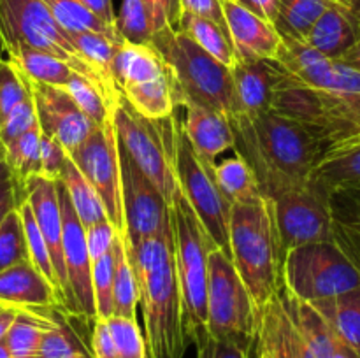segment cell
Returning <instances> with one entry per match:
<instances>
[{
  "mask_svg": "<svg viewBox=\"0 0 360 358\" xmlns=\"http://www.w3.org/2000/svg\"><path fill=\"white\" fill-rule=\"evenodd\" d=\"M229 119L236 154L250 165L260 193L267 199L306 185L326 151L308 126L273 109L257 116L234 114Z\"/></svg>",
  "mask_w": 360,
  "mask_h": 358,
  "instance_id": "obj_1",
  "label": "cell"
},
{
  "mask_svg": "<svg viewBox=\"0 0 360 358\" xmlns=\"http://www.w3.org/2000/svg\"><path fill=\"white\" fill-rule=\"evenodd\" d=\"M125 248L137 281L148 358H183L190 340L183 329L171 209L151 237L136 244L125 237Z\"/></svg>",
  "mask_w": 360,
  "mask_h": 358,
  "instance_id": "obj_2",
  "label": "cell"
},
{
  "mask_svg": "<svg viewBox=\"0 0 360 358\" xmlns=\"http://www.w3.org/2000/svg\"><path fill=\"white\" fill-rule=\"evenodd\" d=\"M229 256L260 314L283 284L285 251L269 199L259 195L248 202L232 204Z\"/></svg>",
  "mask_w": 360,
  "mask_h": 358,
  "instance_id": "obj_3",
  "label": "cell"
},
{
  "mask_svg": "<svg viewBox=\"0 0 360 358\" xmlns=\"http://www.w3.org/2000/svg\"><path fill=\"white\" fill-rule=\"evenodd\" d=\"M151 46L160 53L171 70L176 84V104L190 100L224 112L227 118L236 114L229 67L172 27L155 32Z\"/></svg>",
  "mask_w": 360,
  "mask_h": 358,
  "instance_id": "obj_4",
  "label": "cell"
},
{
  "mask_svg": "<svg viewBox=\"0 0 360 358\" xmlns=\"http://www.w3.org/2000/svg\"><path fill=\"white\" fill-rule=\"evenodd\" d=\"M174 258L181 291L183 329L190 343L206 333L207 323V256L214 246L195 211L179 188L171 200Z\"/></svg>",
  "mask_w": 360,
  "mask_h": 358,
  "instance_id": "obj_5",
  "label": "cell"
},
{
  "mask_svg": "<svg viewBox=\"0 0 360 358\" xmlns=\"http://www.w3.org/2000/svg\"><path fill=\"white\" fill-rule=\"evenodd\" d=\"M0 46L9 55L18 46H30L69 63L72 70L88 77L108 93L112 102L120 98L118 88L84 62L42 0H0Z\"/></svg>",
  "mask_w": 360,
  "mask_h": 358,
  "instance_id": "obj_6",
  "label": "cell"
},
{
  "mask_svg": "<svg viewBox=\"0 0 360 358\" xmlns=\"http://www.w3.org/2000/svg\"><path fill=\"white\" fill-rule=\"evenodd\" d=\"M178 116L167 118H146L137 112L120 93L118 102L112 109L118 144L132 157L137 167L157 186L158 192L171 206L178 181L174 174V146Z\"/></svg>",
  "mask_w": 360,
  "mask_h": 358,
  "instance_id": "obj_7",
  "label": "cell"
},
{
  "mask_svg": "<svg viewBox=\"0 0 360 358\" xmlns=\"http://www.w3.org/2000/svg\"><path fill=\"white\" fill-rule=\"evenodd\" d=\"M207 323L213 339L252 350L259 333V311L225 251L213 248L207 256Z\"/></svg>",
  "mask_w": 360,
  "mask_h": 358,
  "instance_id": "obj_8",
  "label": "cell"
},
{
  "mask_svg": "<svg viewBox=\"0 0 360 358\" xmlns=\"http://www.w3.org/2000/svg\"><path fill=\"white\" fill-rule=\"evenodd\" d=\"M283 286L304 302L334 297L360 286V276L333 241L309 242L285 253Z\"/></svg>",
  "mask_w": 360,
  "mask_h": 358,
  "instance_id": "obj_9",
  "label": "cell"
},
{
  "mask_svg": "<svg viewBox=\"0 0 360 358\" xmlns=\"http://www.w3.org/2000/svg\"><path fill=\"white\" fill-rule=\"evenodd\" d=\"M174 174L179 192L195 211L204 230L217 248L229 255V216L231 204L221 195L214 179V168L207 167L193 151L178 119L174 146ZM231 258V256H229Z\"/></svg>",
  "mask_w": 360,
  "mask_h": 358,
  "instance_id": "obj_10",
  "label": "cell"
},
{
  "mask_svg": "<svg viewBox=\"0 0 360 358\" xmlns=\"http://www.w3.org/2000/svg\"><path fill=\"white\" fill-rule=\"evenodd\" d=\"M77 171L86 178L101 197L105 216L118 234H125L122 186H120L118 139L112 118L91 130L90 135L77 147L67 153Z\"/></svg>",
  "mask_w": 360,
  "mask_h": 358,
  "instance_id": "obj_11",
  "label": "cell"
},
{
  "mask_svg": "<svg viewBox=\"0 0 360 358\" xmlns=\"http://www.w3.org/2000/svg\"><path fill=\"white\" fill-rule=\"evenodd\" d=\"M269 200L285 253L309 242L333 241L327 192L315 183L283 190Z\"/></svg>",
  "mask_w": 360,
  "mask_h": 358,
  "instance_id": "obj_12",
  "label": "cell"
},
{
  "mask_svg": "<svg viewBox=\"0 0 360 358\" xmlns=\"http://www.w3.org/2000/svg\"><path fill=\"white\" fill-rule=\"evenodd\" d=\"M274 62L285 76L311 90L338 95H360V72L341 60L323 56L304 41L281 39Z\"/></svg>",
  "mask_w": 360,
  "mask_h": 358,
  "instance_id": "obj_13",
  "label": "cell"
},
{
  "mask_svg": "<svg viewBox=\"0 0 360 358\" xmlns=\"http://www.w3.org/2000/svg\"><path fill=\"white\" fill-rule=\"evenodd\" d=\"M118 161L125 237L130 244H136L160 228L169 216V204L120 144Z\"/></svg>",
  "mask_w": 360,
  "mask_h": 358,
  "instance_id": "obj_14",
  "label": "cell"
},
{
  "mask_svg": "<svg viewBox=\"0 0 360 358\" xmlns=\"http://www.w3.org/2000/svg\"><path fill=\"white\" fill-rule=\"evenodd\" d=\"M63 225V265H65L67 284L70 295V314L77 319L94 325L95 300L91 288V260L86 248V235L79 218L74 213L69 195L60 181H56Z\"/></svg>",
  "mask_w": 360,
  "mask_h": 358,
  "instance_id": "obj_15",
  "label": "cell"
},
{
  "mask_svg": "<svg viewBox=\"0 0 360 358\" xmlns=\"http://www.w3.org/2000/svg\"><path fill=\"white\" fill-rule=\"evenodd\" d=\"M28 84L41 132L55 137L67 153L79 146L95 125L77 107L69 91L65 88L34 83L30 79Z\"/></svg>",
  "mask_w": 360,
  "mask_h": 358,
  "instance_id": "obj_16",
  "label": "cell"
},
{
  "mask_svg": "<svg viewBox=\"0 0 360 358\" xmlns=\"http://www.w3.org/2000/svg\"><path fill=\"white\" fill-rule=\"evenodd\" d=\"M27 202L30 204L39 230L48 244L53 269H55L56 281H58L60 295H62V311L65 314H70L69 284H67L65 265H63L62 207H60L58 192H56V181L35 178L27 188Z\"/></svg>",
  "mask_w": 360,
  "mask_h": 358,
  "instance_id": "obj_17",
  "label": "cell"
},
{
  "mask_svg": "<svg viewBox=\"0 0 360 358\" xmlns=\"http://www.w3.org/2000/svg\"><path fill=\"white\" fill-rule=\"evenodd\" d=\"M236 114L257 116L273 109L285 72L274 60H236L231 67Z\"/></svg>",
  "mask_w": 360,
  "mask_h": 358,
  "instance_id": "obj_18",
  "label": "cell"
},
{
  "mask_svg": "<svg viewBox=\"0 0 360 358\" xmlns=\"http://www.w3.org/2000/svg\"><path fill=\"white\" fill-rule=\"evenodd\" d=\"M178 107L185 111L181 119V128L186 139L192 144L193 151L200 161L207 167H217V158L225 151L234 150V132H232L231 119L220 111L195 104V102L183 100Z\"/></svg>",
  "mask_w": 360,
  "mask_h": 358,
  "instance_id": "obj_19",
  "label": "cell"
},
{
  "mask_svg": "<svg viewBox=\"0 0 360 358\" xmlns=\"http://www.w3.org/2000/svg\"><path fill=\"white\" fill-rule=\"evenodd\" d=\"M221 9L238 60H276L281 37L273 23L239 2H221Z\"/></svg>",
  "mask_w": 360,
  "mask_h": 358,
  "instance_id": "obj_20",
  "label": "cell"
},
{
  "mask_svg": "<svg viewBox=\"0 0 360 358\" xmlns=\"http://www.w3.org/2000/svg\"><path fill=\"white\" fill-rule=\"evenodd\" d=\"M0 304L41 312L60 309L55 286L32 265L30 260L0 272Z\"/></svg>",
  "mask_w": 360,
  "mask_h": 358,
  "instance_id": "obj_21",
  "label": "cell"
},
{
  "mask_svg": "<svg viewBox=\"0 0 360 358\" xmlns=\"http://www.w3.org/2000/svg\"><path fill=\"white\" fill-rule=\"evenodd\" d=\"M330 237L360 276V185L338 186L327 192Z\"/></svg>",
  "mask_w": 360,
  "mask_h": 358,
  "instance_id": "obj_22",
  "label": "cell"
},
{
  "mask_svg": "<svg viewBox=\"0 0 360 358\" xmlns=\"http://www.w3.org/2000/svg\"><path fill=\"white\" fill-rule=\"evenodd\" d=\"M359 37L360 28L347 7L333 4L316 20L304 42L327 58L340 60Z\"/></svg>",
  "mask_w": 360,
  "mask_h": 358,
  "instance_id": "obj_23",
  "label": "cell"
},
{
  "mask_svg": "<svg viewBox=\"0 0 360 358\" xmlns=\"http://www.w3.org/2000/svg\"><path fill=\"white\" fill-rule=\"evenodd\" d=\"M165 72L167 65L151 44L136 46L123 42L111 63V76L118 91L132 84L157 79Z\"/></svg>",
  "mask_w": 360,
  "mask_h": 358,
  "instance_id": "obj_24",
  "label": "cell"
},
{
  "mask_svg": "<svg viewBox=\"0 0 360 358\" xmlns=\"http://www.w3.org/2000/svg\"><path fill=\"white\" fill-rule=\"evenodd\" d=\"M41 128L35 123L30 130L18 137L14 142L4 146V158L9 167L11 179L16 186L20 204L27 199V188L35 178H41Z\"/></svg>",
  "mask_w": 360,
  "mask_h": 358,
  "instance_id": "obj_25",
  "label": "cell"
},
{
  "mask_svg": "<svg viewBox=\"0 0 360 358\" xmlns=\"http://www.w3.org/2000/svg\"><path fill=\"white\" fill-rule=\"evenodd\" d=\"M309 304L323 316L334 332L360 354V286Z\"/></svg>",
  "mask_w": 360,
  "mask_h": 358,
  "instance_id": "obj_26",
  "label": "cell"
},
{
  "mask_svg": "<svg viewBox=\"0 0 360 358\" xmlns=\"http://www.w3.org/2000/svg\"><path fill=\"white\" fill-rule=\"evenodd\" d=\"M309 181L326 192L360 185V144L329 147L313 168Z\"/></svg>",
  "mask_w": 360,
  "mask_h": 358,
  "instance_id": "obj_27",
  "label": "cell"
},
{
  "mask_svg": "<svg viewBox=\"0 0 360 358\" xmlns=\"http://www.w3.org/2000/svg\"><path fill=\"white\" fill-rule=\"evenodd\" d=\"M7 58L21 70L27 79L49 86L65 88L76 74V70H72V67L58 56L30 46H18L13 53L7 55Z\"/></svg>",
  "mask_w": 360,
  "mask_h": 358,
  "instance_id": "obj_28",
  "label": "cell"
},
{
  "mask_svg": "<svg viewBox=\"0 0 360 358\" xmlns=\"http://www.w3.org/2000/svg\"><path fill=\"white\" fill-rule=\"evenodd\" d=\"M330 0H278L273 27L281 39L306 41L309 30L329 9Z\"/></svg>",
  "mask_w": 360,
  "mask_h": 358,
  "instance_id": "obj_29",
  "label": "cell"
},
{
  "mask_svg": "<svg viewBox=\"0 0 360 358\" xmlns=\"http://www.w3.org/2000/svg\"><path fill=\"white\" fill-rule=\"evenodd\" d=\"M176 30L188 35L197 46H200L204 51L210 53L213 58H217L218 62L224 63L229 69H231L236 63V60H238L234 48H232L231 37H229L227 32L221 27H218L214 21L195 16V14L190 13H179Z\"/></svg>",
  "mask_w": 360,
  "mask_h": 358,
  "instance_id": "obj_30",
  "label": "cell"
},
{
  "mask_svg": "<svg viewBox=\"0 0 360 358\" xmlns=\"http://www.w3.org/2000/svg\"><path fill=\"white\" fill-rule=\"evenodd\" d=\"M46 311H27L20 309L13 325L7 330L4 343L13 358H35L46 330L55 323Z\"/></svg>",
  "mask_w": 360,
  "mask_h": 358,
  "instance_id": "obj_31",
  "label": "cell"
},
{
  "mask_svg": "<svg viewBox=\"0 0 360 358\" xmlns=\"http://www.w3.org/2000/svg\"><path fill=\"white\" fill-rule=\"evenodd\" d=\"M58 181L65 188L74 213L77 214L84 228L91 227V225L98 223L102 220H108L101 197L97 195L94 186L86 181V178L77 171V167L72 164L70 158H67L65 165L60 172Z\"/></svg>",
  "mask_w": 360,
  "mask_h": 358,
  "instance_id": "obj_32",
  "label": "cell"
},
{
  "mask_svg": "<svg viewBox=\"0 0 360 358\" xmlns=\"http://www.w3.org/2000/svg\"><path fill=\"white\" fill-rule=\"evenodd\" d=\"M115 283H112V316L136 319V309L139 304L137 281L134 276L132 263L125 248V234H116L115 246Z\"/></svg>",
  "mask_w": 360,
  "mask_h": 358,
  "instance_id": "obj_33",
  "label": "cell"
},
{
  "mask_svg": "<svg viewBox=\"0 0 360 358\" xmlns=\"http://www.w3.org/2000/svg\"><path fill=\"white\" fill-rule=\"evenodd\" d=\"M214 179H217L221 195L229 200L231 206L232 204L248 202V200L262 195L252 168L239 154L225 158L220 164H217Z\"/></svg>",
  "mask_w": 360,
  "mask_h": 358,
  "instance_id": "obj_34",
  "label": "cell"
},
{
  "mask_svg": "<svg viewBox=\"0 0 360 358\" xmlns=\"http://www.w3.org/2000/svg\"><path fill=\"white\" fill-rule=\"evenodd\" d=\"M69 39L77 55L84 62L90 63L94 69H97L108 83L116 86L111 76V63L123 41L104 34H97V32H74V34H69Z\"/></svg>",
  "mask_w": 360,
  "mask_h": 358,
  "instance_id": "obj_35",
  "label": "cell"
},
{
  "mask_svg": "<svg viewBox=\"0 0 360 358\" xmlns=\"http://www.w3.org/2000/svg\"><path fill=\"white\" fill-rule=\"evenodd\" d=\"M42 2L48 7V11L55 18L56 23L67 34H74V32H97V34H104L122 41L116 28L102 23L79 0H42Z\"/></svg>",
  "mask_w": 360,
  "mask_h": 358,
  "instance_id": "obj_36",
  "label": "cell"
},
{
  "mask_svg": "<svg viewBox=\"0 0 360 358\" xmlns=\"http://www.w3.org/2000/svg\"><path fill=\"white\" fill-rule=\"evenodd\" d=\"M65 90L69 91L77 107L95 126L104 125L112 118V109L118 100L112 102L108 97V93L88 77L76 72L65 86Z\"/></svg>",
  "mask_w": 360,
  "mask_h": 358,
  "instance_id": "obj_37",
  "label": "cell"
},
{
  "mask_svg": "<svg viewBox=\"0 0 360 358\" xmlns=\"http://www.w3.org/2000/svg\"><path fill=\"white\" fill-rule=\"evenodd\" d=\"M18 213H20L21 225H23V234L25 241H27V249H28V258H30L32 265L49 281V283L55 286L56 293H58L60 300V309H62V295H60L58 281H56L55 269H53L51 256H49L48 244H46L44 237H42L41 230L37 227V221H35L34 213L30 209V204L27 202V199L18 206Z\"/></svg>",
  "mask_w": 360,
  "mask_h": 358,
  "instance_id": "obj_38",
  "label": "cell"
},
{
  "mask_svg": "<svg viewBox=\"0 0 360 358\" xmlns=\"http://www.w3.org/2000/svg\"><path fill=\"white\" fill-rule=\"evenodd\" d=\"M115 27L123 42L136 46L151 44L155 34L151 18L143 0H123Z\"/></svg>",
  "mask_w": 360,
  "mask_h": 358,
  "instance_id": "obj_39",
  "label": "cell"
},
{
  "mask_svg": "<svg viewBox=\"0 0 360 358\" xmlns=\"http://www.w3.org/2000/svg\"><path fill=\"white\" fill-rule=\"evenodd\" d=\"M28 258L27 241L18 207L11 211L0 223V272Z\"/></svg>",
  "mask_w": 360,
  "mask_h": 358,
  "instance_id": "obj_40",
  "label": "cell"
},
{
  "mask_svg": "<svg viewBox=\"0 0 360 358\" xmlns=\"http://www.w3.org/2000/svg\"><path fill=\"white\" fill-rule=\"evenodd\" d=\"M112 283H115V253H108L91 263L95 316L109 319L112 316Z\"/></svg>",
  "mask_w": 360,
  "mask_h": 358,
  "instance_id": "obj_41",
  "label": "cell"
},
{
  "mask_svg": "<svg viewBox=\"0 0 360 358\" xmlns=\"http://www.w3.org/2000/svg\"><path fill=\"white\" fill-rule=\"evenodd\" d=\"M108 321L116 347V358H148L146 339L132 318L111 316Z\"/></svg>",
  "mask_w": 360,
  "mask_h": 358,
  "instance_id": "obj_42",
  "label": "cell"
},
{
  "mask_svg": "<svg viewBox=\"0 0 360 358\" xmlns=\"http://www.w3.org/2000/svg\"><path fill=\"white\" fill-rule=\"evenodd\" d=\"M28 97L32 93L27 77L9 58L0 56V121Z\"/></svg>",
  "mask_w": 360,
  "mask_h": 358,
  "instance_id": "obj_43",
  "label": "cell"
},
{
  "mask_svg": "<svg viewBox=\"0 0 360 358\" xmlns=\"http://www.w3.org/2000/svg\"><path fill=\"white\" fill-rule=\"evenodd\" d=\"M35 358H88V354L72 332L62 321H55L46 330Z\"/></svg>",
  "mask_w": 360,
  "mask_h": 358,
  "instance_id": "obj_44",
  "label": "cell"
},
{
  "mask_svg": "<svg viewBox=\"0 0 360 358\" xmlns=\"http://www.w3.org/2000/svg\"><path fill=\"white\" fill-rule=\"evenodd\" d=\"M35 123H37V116H35L34 100H32V97H28L0 121V146L4 147L14 142L18 137L30 130Z\"/></svg>",
  "mask_w": 360,
  "mask_h": 358,
  "instance_id": "obj_45",
  "label": "cell"
},
{
  "mask_svg": "<svg viewBox=\"0 0 360 358\" xmlns=\"http://www.w3.org/2000/svg\"><path fill=\"white\" fill-rule=\"evenodd\" d=\"M39 151H41V178L49 179V181H58L60 172L67 161V151L55 137H49L41 132V142H39Z\"/></svg>",
  "mask_w": 360,
  "mask_h": 358,
  "instance_id": "obj_46",
  "label": "cell"
},
{
  "mask_svg": "<svg viewBox=\"0 0 360 358\" xmlns=\"http://www.w3.org/2000/svg\"><path fill=\"white\" fill-rule=\"evenodd\" d=\"M116 234H118V232H116L115 227L109 223V220H102L98 221V223L91 225V227L84 228L86 248L91 263L97 262L98 258H102V256L112 251Z\"/></svg>",
  "mask_w": 360,
  "mask_h": 358,
  "instance_id": "obj_47",
  "label": "cell"
},
{
  "mask_svg": "<svg viewBox=\"0 0 360 358\" xmlns=\"http://www.w3.org/2000/svg\"><path fill=\"white\" fill-rule=\"evenodd\" d=\"M197 358H250V351L227 340L213 339L210 333L195 340Z\"/></svg>",
  "mask_w": 360,
  "mask_h": 358,
  "instance_id": "obj_48",
  "label": "cell"
},
{
  "mask_svg": "<svg viewBox=\"0 0 360 358\" xmlns=\"http://www.w3.org/2000/svg\"><path fill=\"white\" fill-rule=\"evenodd\" d=\"M146 6L148 14L151 18L153 30L158 32L165 27L176 28L179 20V0H143Z\"/></svg>",
  "mask_w": 360,
  "mask_h": 358,
  "instance_id": "obj_49",
  "label": "cell"
},
{
  "mask_svg": "<svg viewBox=\"0 0 360 358\" xmlns=\"http://www.w3.org/2000/svg\"><path fill=\"white\" fill-rule=\"evenodd\" d=\"M179 7H181V13H190L195 14V16L206 18V20L214 21L218 27H221L227 32L224 9H221V0H179Z\"/></svg>",
  "mask_w": 360,
  "mask_h": 358,
  "instance_id": "obj_50",
  "label": "cell"
},
{
  "mask_svg": "<svg viewBox=\"0 0 360 358\" xmlns=\"http://www.w3.org/2000/svg\"><path fill=\"white\" fill-rule=\"evenodd\" d=\"M91 354L94 358H116L115 340L105 319H95L91 325Z\"/></svg>",
  "mask_w": 360,
  "mask_h": 358,
  "instance_id": "obj_51",
  "label": "cell"
},
{
  "mask_svg": "<svg viewBox=\"0 0 360 358\" xmlns=\"http://www.w3.org/2000/svg\"><path fill=\"white\" fill-rule=\"evenodd\" d=\"M18 206H20V200H18L16 186H14L13 179H2L0 181V223Z\"/></svg>",
  "mask_w": 360,
  "mask_h": 358,
  "instance_id": "obj_52",
  "label": "cell"
},
{
  "mask_svg": "<svg viewBox=\"0 0 360 358\" xmlns=\"http://www.w3.org/2000/svg\"><path fill=\"white\" fill-rule=\"evenodd\" d=\"M88 11H90L94 16H97L102 23H105L108 27H115L116 23V14L112 9V0H79Z\"/></svg>",
  "mask_w": 360,
  "mask_h": 358,
  "instance_id": "obj_53",
  "label": "cell"
},
{
  "mask_svg": "<svg viewBox=\"0 0 360 358\" xmlns=\"http://www.w3.org/2000/svg\"><path fill=\"white\" fill-rule=\"evenodd\" d=\"M239 4L245 6L246 9L252 11V13H255L257 16L264 18V20H267L269 23H273L278 0H239Z\"/></svg>",
  "mask_w": 360,
  "mask_h": 358,
  "instance_id": "obj_54",
  "label": "cell"
},
{
  "mask_svg": "<svg viewBox=\"0 0 360 358\" xmlns=\"http://www.w3.org/2000/svg\"><path fill=\"white\" fill-rule=\"evenodd\" d=\"M18 311H20V309L16 307H6L4 311H0V340H4V337H6L7 330L13 325Z\"/></svg>",
  "mask_w": 360,
  "mask_h": 358,
  "instance_id": "obj_55",
  "label": "cell"
},
{
  "mask_svg": "<svg viewBox=\"0 0 360 358\" xmlns=\"http://www.w3.org/2000/svg\"><path fill=\"white\" fill-rule=\"evenodd\" d=\"M340 60L343 63H347L348 67H352V69L359 70L360 72V37H359V41L355 42V44L352 46V48L348 49V51L345 53Z\"/></svg>",
  "mask_w": 360,
  "mask_h": 358,
  "instance_id": "obj_56",
  "label": "cell"
},
{
  "mask_svg": "<svg viewBox=\"0 0 360 358\" xmlns=\"http://www.w3.org/2000/svg\"><path fill=\"white\" fill-rule=\"evenodd\" d=\"M329 358H360V354L350 346V344H347L343 339H340V343L334 347V351L330 353Z\"/></svg>",
  "mask_w": 360,
  "mask_h": 358,
  "instance_id": "obj_57",
  "label": "cell"
},
{
  "mask_svg": "<svg viewBox=\"0 0 360 358\" xmlns=\"http://www.w3.org/2000/svg\"><path fill=\"white\" fill-rule=\"evenodd\" d=\"M343 7H347L348 13L354 16V20L357 21L359 28H360V0H343V4H341Z\"/></svg>",
  "mask_w": 360,
  "mask_h": 358,
  "instance_id": "obj_58",
  "label": "cell"
},
{
  "mask_svg": "<svg viewBox=\"0 0 360 358\" xmlns=\"http://www.w3.org/2000/svg\"><path fill=\"white\" fill-rule=\"evenodd\" d=\"M2 179H11V172L6 164V158H4L2 146H0V181H2Z\"/></svg>",
  "mask_w": 360,
  "mask_h": 358,
  "instance_id": "obj_59",
  "label": "cell"
},
{
  "mask_svg": "<svg viewBox=\"0 0 360 358\" xmlns=\"http://www.w3.org/2000/svg\"><path fill=\"white\" fill-rule=\"evenodd\" d=\"M0 358H13V357H11L9 350H7V346H6V343H4V340H0Z\"/></svg>",
  "mask_w": 360,
  "mask_h": 358,
  "instance_id": "obj_60",
  "label": "cell"
},
{
  "mask_svg": "<svg viewBox=\"0 0 360 358\" xmlns=\"http://www.w3.org/2000/svg\"><path fill=\"white\" fill-rule=\"evenodd\" d=\"M330 2H336V4H340V6H341V4H343V0H330Z\"/></svg>",
  "mask_w": 360,
  "mask_h": 358,
  "instance_id": "obj_61",
  "label": "cell"
},
{
  "mask_svg": "<svg viewBox=\"0 0 360 358\" xmlns=\"http://www.w3.org/2000/svg\"><path fill=\"white\" fill-rule=\"evenodd\" d=\"M221 2H239V0H221Z\"/></svg>",
  "mask_w": 360,
  "mask_h": 358,
  "instance_id": "obj_62",
  "label": "cell"
},
{
  "mask_svg": "<svg viewBox=\"0 0 360 358\" xmlns=\"http://www.w3.org/2000/svg\"><path fill=\"white\" fill-rule=\"evenodd\" d=\"M7 305H4V304H0V311H4V309H6Z\"/></svg>",
  "mask_w": 360,
  "mask_h": 358,
  "instance_id": "obj_63",
  "label": "cell"
}]
</instances>
